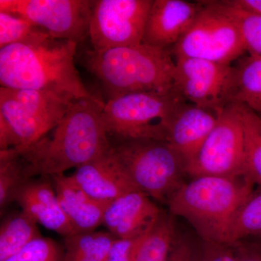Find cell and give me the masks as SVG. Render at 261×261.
<instances>
[{"label": "cell", "mask_w": 261, "mask_h": 261, "mask_svg": "<svg viewBox=\"0 0 261 261\" xmlns=\"http://www.w3.org/2000/svg\"><path fill=\"white\" fill-rule=\"evenodd\" d=\"M171 49L138 45L86 51L84 65L102 84L108 99L134 92L171 93L176 63Z\"/></svg>", "instance_id": "obj_3"}, {"label": "cell", "mask_w": 261, "mask_h": 261, "mask_svg": "<svg viewBox=\"0 0 261 261\" xmlns=\"http://www.w3.org/2000/svg\"><path fill=\"white\" fill-rule=\"evenodd\" d=\"M237 255L238 261H261V250L259 249H243Z\"/></svg>", "instance_id": "obj_32"}, {"label": "cell", "mask_w": 261, "mask_h": 261, "mask_svg": "<svg viewBox=\"0 0 261 261\" xmlns=\"http://www.w3.org/2000/svg\"><path fill=\"white\" fill-rule=\"evenodd\" d=\"M78 44L42 32L1 48V87L49 91L75 100L99 99L85 87L75 67Z\"/></svg>", "instance_id": "obj_2"}, {"label": "cell", "mask_w": 261, "mask_h": 261, "mask_svg": "<svg viewBox=\"0 0 261 261\" xmlns=\"http://www.w3.org/2000/svg\"><path fill=\"white\" fill-rule=\"evenodd\" d=\"M117 238L108 231L75 233L64 238V261H106Z\"/></svg>", "instance_id": "obj_22"}, {"label": "cell", "mask_w": 261, "mask_h": 261, "mask_svg": "<svg viewBox=\"0 0 261 261\" xmlns=\"http://www.w3.org/2000/svg\"><path fill=\"white\" fill-rule=\"evenodd\" d=\"M216 3L238 25L247 51L250 55L261 56V15L238 6L232 0Z\"/></svg>", "instance_id": "obj_24"}, {"label": "cell", "mask_w": 261, "mask_h": 261, "mask_svg": "<svg viewBox=\"0 0 261 261\" xmlns=\"http://www.w3.org/2000/svg\"><path fill=\"white\" fill-rule=\"evenodd\" d=\"M70 177L86 193L103 202H111L129 192L140 191L112 147L107 153L75 169Z\"/></svg>", "instance_id": "obj_15"}, {"label": "cell", "mask_w": 261, "mask_h": 261, "mask_svg": "<svg viewBox=\"0 0 261 261\" xmlns=\"http://www.w3.org/2000/svg\"><path fill=\"white\" fill-rule=\"evenodd\" d=\"M75 99L34 89L0 88V150L28 147L51 132Z\"/></svg>", "instance_id": "obj_5"}, {"label": "cell", "mask_w": 261, "mask_h": 261, "mask_svg": "<svg viewBox=\"0 0 261 261\" xmlns=\"http://www.w3.org/2000/svg\"><path fill=\"white\" fill-rule=\"evenodd\" d=\"M37 224L32 216L22 210L6 218L0 227V261L7 260L42 238Z\"/></svg>", "instance_id": "obj_20"}, {"label": "cell", "mask_w": 261, "mask_h": 261, "mask_svg": "<svg viewBox=\"0 0 261 261\" xmlns=\"http://www.w3.org/2000/svg\"><path fill=\"white\" fill-rule=\"evenodd\" d=\"M186 102L176 92L123 94L105 102L103 120L109 137L120 141L166 142L168 127L178 110Z\"/></svg>", "instance_id": "obj_6"}, {"label": "cell", "mask_w": 261, "mask_h": 261, "mask_svg": "<svg viewBox=\"0 0 261 261\" xmlns=\"http://www.w3.org/2000/svg\"><path fill=\"white\" fill-rule=\"evenodd\" d=\"M185 171L193 178L245 176L243 126L236 104L220 111L216 126Z\"/></svg>", "instance_id": "obj_9"}, {"label": "cell", "mask_w": 261, "mask_h": 261, "mask_svg": "<svg viewBox=\"0 0 261 261\" xmlns=\"http://www.w3.org/2000/svg\"><path fill=\"white\" fill-rule=\"evenodd\" d=\"M202 8L201 1L153 0L146 20L142 44L171 49L191 27Z\"/></svg>", "instance_id": "obj_13"}, {"label": "cell", "mask_w": 261, "mask_h": 261, "mask_svg": "<svg viewBox=\"0 0 261 261\" xmlns=\"http://www.w3.org/2000/svg\"><path fill=\"white\" fill-rule=\"evenodd\" d=\"M202 8L186 34L172 48L173 58H192L231 64L247 51L237 23L216 1H201Z\"/></svg>", "instance_id": "obj_8"}, {"label": "cell", "mask_w": 261, "mask_h": 261, "mask_svg": "<svg viewBox=\"0 0 261 261\" xmlns=\"http://www.w3.org/2000/svg\"><path fill=\"white\" fill-rule=\"evenodd\" d=\"M219 112L186 102L175 114L168 127L166 142L181 156L185 167L194 159L216 126Z\"/></svg>", "instance_id": "obj_16"}, {"label": "cell", "mask_w": 261, "mask_h": 261, "mask_svg": "<svg viewBox=\"0 0 261 261\" xmlns=\"http://www.w3.org/2000/svg\"><path fill=\"white\" fill-rule=\"evenodd\" d=\"M23 163L13 149L0 150V208L15 201L20 187L29 181Z\"/></svg>", "instance_id": "obj_23"}, {"label": "cell", "mask_w": 261, "mask_h": 261, "mask_svg": "<svg viewBox=\"0 0 261 261\" xmlns=\"http://www.w3.org/2000/svg\"><path fill=\"white\" fill-rule=\"evenodd\" d=\"M153 0L92 1L89 37L94 50L142 44Z\"/></svg>", "instance_id": "obj_10"}, {"label": "cell", "mask_w": 261, "mask_h": 261, "mask_svg": "<svg viewBox=\"0 0 261 261\" xmlns=\"http://www.w3.org/2000/svg\"><path fill=\"white\" fill-rule=\"evenodd\" d=\"M231 104H241L261 117V56L250 55L234 66Z\"/></svg>", "instance_id": "obj_19"}, {"label": "cell", "mask_w": 261, "mask_h": 261, "mask_svg": "<svg viewBox=\"0 0 261 261\" xmlns=\"http://www.w3.org/2000/svg\"><path fill=\"white\" fill-rule=\"evenodd\" d=\"M112 149L137 188L150 198L168 204L185 184V162L168 142L123 140Z\"/></svg>", "instance_id": "obj_7"}, {"label": "cell", "mask_w": 261, "mask_h": 261, "mask_svg": "<svg viewBox=\"0 0 261 261\" xmlns=\"http://www.w3.org/2000/svg\"><path fill=\"white\" fill-rule=\"evenodd\" d=\"M234 4L261 15V0H232Z\"/></svg>", "instance_id": "obj_33"}, {"label": "cell", "mask_w": 261, "mask_h": 261, "mask_svg": "<svg viewBox=\"0 0 261 261\" xmlns=\"http://www.w3.org/2000/svg\"><path fill=\"white\" fill-rule=\"evenodd\" d=\"M163 214L148 195L134 191L110 202L103 225L117 239L137 238L148 234Z\"/></svg>", "instance_id": "obj_14"}, {"label": "cell", "mask_w": 261, "mask_h": 261, "mask_svg": "<svg viewBox=\"0 0 261 261\" xmlns=\"http://www.w3.org/2000/svg\"><path fill=\"white\" fill-rule=\"evenodd\" d=\"M15 201L22 211L47 229L64 238L76 233L62 208L51 182L29 179L20 187Z\"/></svg>", "instance_id": "obj_17"}, {"label": "cell", "mask_w": 261, "mask_h": 261, "mask_svg": "<svg viewBox=\"0 0 261 261\" xmlns=\"http://www.w3.org/2000/svg\"><path fill=\"white\" fill-rule=\"evenodd\" d=\"M168 261H196L192 247L185 241H177L174 243L170 252Z\"/></svg>", "instance_id": "obj_31"}, {"label": "cell", "mask_w": 261, "mask_h": 261, "mask_svg": "<svg viewBox=\"0 0 261 261\" xmlns=\"http://www.w3.org/2000/svg\"><path fill=\"white\" fill-rule=\"evenodd\" d=\"M175 240L173 220L163 214L145 240L137 261H168Z\"/></svg>", "instance_id": "obj_25"}, {"label": "cell", "mask_w": 261, "mask_h": 261, "mask_svg": "<svg viewBox=\"0 0 261 261\" xmlns=\"http://www.w3.org/2000/svg\"><path fill=\"white\" fill-rule=\"evenodd\" d=\"M236 105L243 126L244 174L261 187V117L243 105Z\"/></svg>", "instance_id": "obj_21"}, {"label": "cell", "mask_w": 261, "mask_h": 261, "mask_svg": "<svg viewBox=\"0 0 261 261\" xmlns=\"http://www.w3.org/2000/svg\"><path fill=\"white\" fill-rule=\"evenodd\" d=\"M175 63V91L187 102L216 112L231 104L233 65L192 58H176Z\"/></svg>", "instance_id": "obj_12"}, {"label": "cell", "mask_w": 261, "mask_h": 261, "mask_svg": "<svg viewBox=\"0 0 261 261\" xmlns=\"http://www.w3.org/2000/svg\"><path fill=\"white\" fill-rule=\"evenodd\" d=\"M207 244L209 246L197 261H238V255L228 248L230 245Z\"/></svg>", "instance_id": "obj_30"}, {"label": "cell", "mask_w": 261, "mask_h": 261, "mask_svg": "<svg viewBox=\"0 0 261 261\" xmlns=\"http://www.w3.org/2000/svg\"><path fill=\"white\" fill-rule=\"evenodd\" d=\"M149 233L137 238L116 239L110 249L106 261L138 260L141 250Z\"/></svg>", "instance_id": "obj_29"}, {"label": "cell", "mask_w": 261, "mask_h": 261, "mask_svg": "<svg viewBox=\"0 0 261 261\" xmlns=\"http://www.w3.org/2000/svg\"><path fill=\"white\" fill-rule=\"evenodd\" d=\"M92 1L0 0V11L27 19L51 37L80 43L89 37Z\"/></svg>", "instance_id": "obj_11"}, {"label": "cell", "mask_w": 261, "mask_h": 261, "mask_svg": "<svg viewBox=\"0 0 261 261\" xmlns=\"http://www.w3.org/2000/svg\"><path fill=\"white\" fill-rule=\"evenodd\" d=\"M261 233V190L252 194L238 211L230 226L228 245Z\"/></svg>", "instance_id": "obj_26"}, {"label": "cell", "mask_w": 261, "mask_h": 261, "mask_svg": "<svg viewBox=\"0 0 261 261\" xmlns=\"http://www.w3.org/2000/svg\"><path fill=\"white\" fill-rule=\"evenodd\" d=\"M254 184L241 177L199 176L168 201L170 211L187 220L207 243L228 245L235 215L254 193Z\"/></svg>", "instance_id": "obj_4"}, {"label": "cell", "mask_w": 261, "mask_h": 261, "mask_svg": "<svg viewBox=\"0 0 261 261\" xmlns=\"http://www.w3.org/2000/svg\"><path fill=\"white\" fill-rule=\"evenodd\" d=\"M99 99L75 100L49 133L28 147L14 149L29 179L53 177L81 167L107 153L112 147Z\"/></svg>", "instance_id": "obj_1"}, {"label": "cell", "mask_w": 261, "mask_h": 261, "mask_svg": "<svg viewBox=\"0 0 261 261\" xmlns=\"http://www.w3.org/2000/svg\"><path fill=\"white\" fill-rule=\"evenodd\" d=\"M42 32H44L27 19L0 11V49L27 42Z\"/></svg>", "instance_id": "obj_27"}, {"label": "cell", "mask_w": 261, "mask_h": 261, "mask_svg": "<svg viewBox=\"0 0 261 261\" xmlns=\"http://www.w3.org/2000/svg\"><path fill=\"white\" fill-rule=\"evenodd\" d=\"M5 261H64V251L54 240L42 237Z\"/></svg>", "instance_id": "obj_28"}, {"label": "cell", "mask_w": 261, "mask_h": 261, "mask_svg": "<svg viewBox=\"0 0 261 261\" xmlns=\"http://www.w3.org/2000/svg\"><path fill=\"white\" fill-rule=\"evenodd\" d=\"M62 208L76 233L95 231L103 225L104 215L110 202L91 197L70 176L51 177Z\"/></svg>", "instance_id": "obj_18"}]
</instances>
